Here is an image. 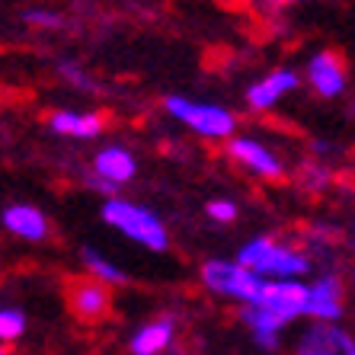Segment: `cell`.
I'll use <instances>...</instances> for the list:
<instances>
[{
	"instance_id": "cell-20",
	"label": "cell",
	"mask_w": 355,
	"mask_h": 355,
	"mask_svg": "<svg viewBox=\"0 0 355 355\" xmlns=\"http://www.w3.org/2000/svg\"><path fill=\"white\" fill-rule=\"evenodd\" d=\"M26 23H33V26H58L61 17L58 13H51V10H26L23 13Z\"/></svg>"
},
{
	"instance_id": "cell-7",
	"label": "cell",
	"mask_w": 355,
	"mask_h": 355,
	"mask_svg": "<svg viewBox=\"0 0 355 355\" xmlns=\"http://www.w3.org/2000/svg\"><path fill=\"white\" fill-rule=\"evenodd\" d=\"M295 355H355V336L336 323H314L297 339Z\"/></svg>"
},
{
	"instance_id": "cell-14",
	"label": "cell",
	"mask_w": 355,
	"mask_h": 355,
	"mask_svg": "<svg viewBox=\"0 0 355 355\" xmlns=\"http://www.w3.org/2000/svg\"><path fill=\"white\" fill-rule=\"evenodd\" d=\"M240 320H243V327L253 333V339H257L263 349L279 346V333L285 330V323H282L279 317H272L269 311H263V307H257V304H243L240 307Z\"/></svg>"
},
{
	"instance_id": "cell-6",
	"label": "cell",
	"mask_w": 355,
	"mask_h": 355,
	"mask_svg": "<svg viewBox=\"0 0 355 355\" xmlns=\"http://www.w3.org/2000/svg\"><path fill=\"white\" fill-rule=\"evenodd\" d=\"M307 301H311V285H301L295 279H275L263 285V291L257 297V307L269 311V314L279 317L288 327L297 317H307Z\"/></svg>"
},
{
	"instance_id": "cell-10",
	"label": "cell",
	"mask_w": 355,
	"mask_h": 355,
	"mask_svg": "<svg viewBox=\"0 0 355 355\" xmlns=\"http://www.w3.org/2000/svg\"><path fill=\"white\" fill-rule=\"evenodd\" d=\"M343 314V285L336 275H320L311 285V301H307V317L317 323H336Z\"/></svg>"
},
{
	"instance_id": "cell-18",
	"label": "cell",
	"mask_w": 355,
	"mask_h": 355,
	"mask_svg": "<svg viewBox=\"0 0 355 355\" xmlns=\"http://www.w3.org/2000/svg\"><path fill=\"white\" fill-rule=\"evenodd\" d=\"M26 333V314L17 311V307H3L0 311V339L3 343H13Z\"/></svg>"
},
{
	"instance_id": "cell-5",
	"label": "cell",
	"mask_w": 355,
	"mask_h": 355,
	"mask_svg": "<svg viewBox=\"0 0 355 355\" xmlns=\"http://www.w3.org/2000/svg\"><path fill=\"white\" fill-rule=\"evenodd\" d=\"M64 304L67 311L77 317L80 323L93 327V323H103L112 311V295H109V285L99 282L96 275H67L64 279Z\"/></svg>"
},
{
	"instance_id": "cell-13",
	"label": "cell",
	"mask_w": 355,
	"mask_h": 355,
	"mask_svg": "<svg viewBox=\"0 0 355 355\" xmlns=\"http://www.w3.org/2000/svg\"><path fill=\"white\" fill-rule=\"evenodd\" d=\"M93 170H96V176H103L106 182H112V186H122V182L135 180V170H138V164H135L132 150L119 148V144H109V148H103L96 154V160H93Z\"/></svg>"
},
{
	"instance_id": "cell-19",
	"label": "cell",
	"mask_w": 355,
	"mask_h": 355,
	"mask_svg": "<svg viewBox=\"0 0 355 355\" xmlns=\"http://www.w3.org/2000/svg\"><path fill=\"white\" fill-rule=\"evenodd\" d=\"M205 211H208V218H215V221H234L237 218V205H234L231 198H211L205 205Z\"/></svg>"
},
{
	"instance_id": "cell-15",
	"label": "cell",
	"mask_w": 355,
	"mask_h": 355,
	"mask_svg": "<svg viewBox=\"0 0 355 355\" xmlns=\"http://www.w3.org/2000/svg\"><path fill=\"white\" fill-rule=\"evenodd\" d=\"M49 128L64 138H96L103 132V119L99 116H80V112H51Z\"/></svg>"
},
{
	"instance_id": "cell-4",
	"label": "cell",
	"mask_w": 355,
	"mask_h": 355,
	"mask_svg": "<svg viewBox=\"0 0 355 355\" xmlns=\"http://www.w3.org/2000/svg\"><path fill=\"white\" fill-rule=\"evenodd\" d=\"M202 285L221 297H234V301H243V304H257L266 279L240 263L208 259V263L202 266Z\"/></svg>"
},
{
	"instance_id": "cell-21",
	"label": "cell",
	"mask_w": 355,
	"mask_h": 355,
	"mask_svg": "<svg viewBox=\"0 0 355 355\" xmlns=\"http://www.w3.org/2000/svg\"><path fill=\"white\" fill-rule=\"evenodd\" d=\"M275 3H291V0H275Z\"/></svg>"
},
{
	"instance_id": "cell-12",
	"label": "cell",
	"mask_w": 355,
	"mask_h": 355,
	"mask_svg": "<svg viewBox=\"0 0 355 355\" xmlns=\"http://www.w3.org/2000/svg\"><path fill=\"white\" fill-rule=\"evenodd\" d=\"M3 227H7L10 234H17L19 240H33V243L49 237V221H45V215L33 205L3 208Z\"/></svg>"
},
{
	"instance_id": "cell-11",
	"label": "cell",
	"mask_w": 355,
	"mask_h": 355,
	"mask_svg": "<svg viewBox=\"0 0 355 355\" xmlns=\"http://www.w3.org/2000/svg\"><path fill=\"white\" fill-rule=\"evenodd\" d=\"M297 74L295 71H288V67H279V71H272L269 77H263V80H257L253 87L247 90V103H250V109H272L275 103H279L285 93H291V90H297Z\"/></svg>"
},
{
	"instance_id": "cell-2",
	"label": "cell",
	"mask_w": 355,
	"mask_h": 355,
	"mask_svg": "<svg viewBox=\"0 0 355 355\" xmlns=\"http://www.w3.org/2000/svg\"><path fill=\"white\" fill-rule=\"evenodd\" d=\"M103 221L112 224L116 231H122L128 240L141 243V247L154 250V253H164L170 247V237H166V227L154 211L135 205L128 198H109L103 205Z\"/></svg>"
},
{
	"instance_id": "cell-3",
	"label": "cell",
	"mask_w": 355,
	"mask_h": 355,
	"mask_svg": "<svg viewBox=\"0 0 355 355\" xmlns=\"http://www.w3.org/2000/svg\"><path fill=\"white\" fill-rule=\"evenodd\" d=\"M164 109L173 119H180L186 128H192L196 135L211 138V141L231 138L234 128H237L234 112H227L221 106H211V103H196V99H186V96H166Z\"/></svg>"
},
{
	"instance_id": "cell-1",
	"label": "cell",
	"mask_w": 355,
	"mask_h": 355,
	"mask_svg": "<svg viewBox=\"0 0 355 355\" xmlns=\"http://www.w3.org/2000/svg\"><path fill=\"white\" fill-rule=\"evenodd\" d=\"M237 263L253 269L263 279H295V275L311 272V259L297 253L295 247L275 243L272 237H253L243 243L237 253Z\"/></svg>"
},
{
	"instance_id": "cell-16",
	"label": "cell",
	"mask_w": 355,
	"mask_h": 355,
	"mask_svg": "<svg viewBox=\"0 0 355 355\" xmlns=\"http://www.w3.org/2000/svg\"><path fill=\"white\" fill-rule=\"evenodd\" d=\"M170 339H173V320L144 323L132 339V352L135 355H157L170 346Z\"/></svg>"
},
{
	"instance_id": "cell-8",
	"label": "cell",
	"mask_w": 355,
	"mask_h": 355,
	"mask_svg": "<svg viewBox=\"0 0 355 355\" xmlns=\"http://www.w3.org/2000/svg\"><path fill=\"white\" fill-rule=\"evenodd\" d=\"M307 80L317 90V96L336 99L346 90V61L339 51H320L307 61Z\"/></svg>"
},
{
	"instance_id": "cell-17",
	"label": "cell",
	"mask_w": 355,
	"mask_h": 355,
	"mask_svg": "<svg viewBox=\"0 0 355 355\" xmlns=\"http://www.w3.org/2000/svg\"><path fill=\"white\" fill-rule=\"evenodd\" d=\"M80 259H83V266H87V272L96 275V279L106 282V285H125V282H128V275H125L119 266H112L106 257H99L93 247H83Z\"/></svg>"
},
{
	"instance_id": "cell-9",
	"label": "cell",
	"mask_w": 355,
	"mask_h": 355,
	"mask_svg": "<svg viewBox=\"0 0 355 355\" xmlns=\"http://www.w3.org/2000/svg\"><path fill=\"white\" fill-rule=\"evenodd\" d=\"M227 154H231V157L237 160L243 170H250V173L263 176V180H282L279 157H275L266 144H259V141H253V138H234L231 144H227Z\"/></svg>"
}]
</instances>
